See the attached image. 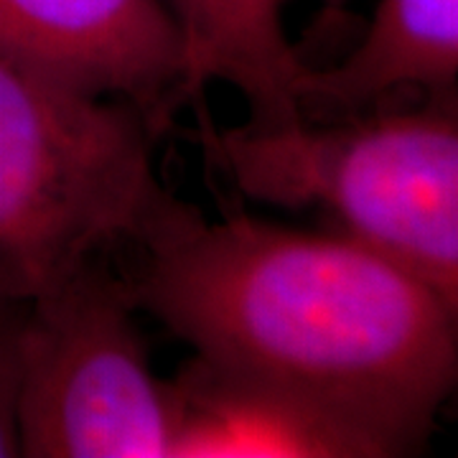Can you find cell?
Instances as JSON below:
<instances>
[{
    "label": "cell",
    "mask_w": 458,
    "mask_h": 458,
    "mask_svg": "<svg viewBox=\"0 0 458 458\" xmlns=\"http://www.w3.org/2000/svg\"><path fill=\"white\" fill-rule=\"evenodd\" d=\"M181 408L176 458H385L369 436L295 397L191 361L174 382Z\"/></svg>",
    "instance_id": "52a82bcc"
},
{
    "label": "cell",
    "mask_w": 458,
    "mask_h": 458,
    "mask_svg": "<svg viewBox=\"0 0 458 458\" xmlns=\"http://www.w3.org/2000/svg\"><path fill=\"white\" fill-rule=\"evenodd\" d=\"M132 245L135 309L194 360L324 410L387 458L426 445L456 387L458 306L420 276L339 232L207 219L171 191Z\"/></svg>",
    "instance_id": "6da1fadb"
},
{
    "label": "cell",
    "mask_w": 458,
    "mask_h": 458,
    "mask_svg": "<svg viewBox=\"0 0 458 458\" xmlns=\"http://www.w3.org/2000/svg\"><path fill=\"white\" fill-rule=\"evenodd\" d=\"M31 301L0 298V458L21 456V387Z\"/></svg>",
    "instance_id": "9c48e42d"
},
{
    "label": "cell",
    "mask_w": 458,
    "mask_h": 458,
    "mask_svg": "<svg viewBox=\"0 0 458 458\" xmlns=\"http://www.w3.org/2000/svg\"><path fill=\"white\" fill-rule=\"evenodd\" d=\"M128 280L105 258L31 301L21 456L176 458L181 408L153 372Z\"/></svg>",
    "instance_id": "277c9868"
},
{
    "label": "cell",
    "mask_w": 458,
    "mask_h": 458,
    "mask_svg": "<svg viewBox=\"0 0 458 458\" xmlns=\"http://www.w3.org/2000/svg\"><path fill=\"white\" fill-rule=\"evenodd\" d=\"M456 95L415 110L219 128L197 107L194 143L242 197L318 212L458 306Z\"/></svg>",
    "instance_id": "7a4b0ae2"
},
{
    "label": "cell",
    "mask_w": 458,
    "mask_h": 458,
    "mask_svg": "<svg viewBox=\"0 0 458 458\" xmlns=\"http://www.w3.org/2000/svg\"><path fill=\"white\" fill-rule=\"evenodd\" d=\"M161 135L123 99L0 56V298L33 301L135 240L165 194Z\"/></svg>",
    "instance_id": "3957f363"
},
{
    "label": "cell",
    "mask_w": 458,
    "mask_h": 458,
    "mask_svg": "<svg viewBox=\"0 0 458 458\" xmlns=\"http://www.w3.org/2000/svg\"><path fill=\"white\" fill-rule=\"evenodd\" d=\"M458 77V0H379L360 44L298 82L301 117L367 113L403 92L451 98Z\"/></svg>",
    "instance_id": "8992f818"
},
{
    "label": "cell",
    "mask_w": 458,
    "mask_h": 458,
    "mask_svg": "<svg viewBox=\"0 0 458 458\" xmlns=\"http://www.w3.org/2000/svg\"><path fill=\"white\" fill-rule=\"evenodd\" d=\"M324 3H327V5H331V8H339L344 0H324Z\"/></svg>",
    "instance_id": "30bf717a"
},
{
    "label": "cell",
    "mask_w": 458,
    "mask_h": 458,
    "mask_svg": "<svg viewBox=\"0 0 458 458\" xmlns=\"http://www.w3.org/2000/svg\"><path fill=\"white\" fill-rule=\"evenodd\" d=\"M0 56L123 99L161 132L199 99L186 38L165 0H0Z\"/></svg>",
    "instance_id": "5b68a950"
},
{
    "label": "cell",
    "mask_w": 458,
    "mask_h": 458,
    "mask_svg": "<svg viewBox=\"0 0 458 458\" xmlns=\"http://www.w3.org/2000/svg\"><path fill=\"white\" fill-rule=\"evenodd\" d=\"M186 38L191 89L222 82L250 105L252 125L301 117L298 82L306 62L283 26L285 0H165Z\"/></svg>",
    "instance_id": "ba28073f"
}]
</instances>
